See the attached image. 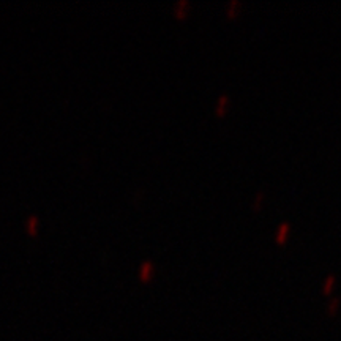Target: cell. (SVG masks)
<instances>
[{"mask_svg":"<svg viewBox=\"0 0 341 341\" xmlns=\"http://www.w3.org/2000/svg\"><path fill=\"white\" fill-rule=\"evenodd\" d=\"M172 10L177 18H185L191 11V2L190 0H177V2L174 4Z\"/></svg>","mask_w":341,"mask_h":341,"instance_id":"1","label":"cell"},{"mask_svg":"<svg viewBox=\"0 0 341 341\" xmlns=\"http://www.w3.org/2000/svg\"><path fill=\"white\" fill-rule=\"evenodd\" d=\"M289 232H291V223H288V221L280 223L275 229V240L278 243H285L286 239L289 237Z\"/></svg>","mask_w":341,"mask_h":341,"instance_id":"2","label":"cell"},{"mask_svg":"<svg viewBox=\"0 0 341 341\" xmlns=\"http://www.w3.org/2000/svg\"><path fill=\"white\" fill-rule=\"evenodd\" d=\"M229 104H231V97L228 95V93H221V95L215 101V112H217V115L225 114L229 109Z\"/></svg>","mask_w":341,"mask_h":341,"instance_id":"3","label":"cell"},{"mask_svg":"<svg viewBox=\"0 0 341 341\" xmlns=\"http://www.w3.org/2000/svg\"><path fill=\"white\" fill-rule=\"evenodd\" d=\"M154 274H155V264L152 261H144L143 264H141V267H139L141 280L147 281V280H150L152 277H154Z\"/></svg>","mask_w":341,"mask_h":341,"instance_id":"4","label":"cell"},{"mask_svg":"<svg viewBox=\"0 0 341 341\" xmlns=\"http://www.w3.org/2000/svg\"><path fill=\"white\" fill-rule=\"evenodd\" d=\"M242 10V2L240 0H229L226 4V15L228 16H236L237 13H240Z\"/></svg>","mask_w":341,"mask_h":341,"instance_id":"5","label":"cell"},{"mask_svg":"<svg viewBox=\"0 0 341 341\" xmlns=\"http://www.w3.org/2000/svg\"><path fill=\"white\" fill-rule=\"evenodd\" d=\"M265 197H267V193L264 191V190H259L256 194H254V197H253V209H261L262 207V204L265 202Z\"/></svg>","mask_w":341,"mask_h":341,"instance_id":"6","label":"cell"},{"mask_svg":"<svg viewBox=\"0 0 341 341\" xmlns=\"http://www.w3.org/2000/svg\"><path fill=\"white\" fill-rule=\"evenodd\" d=\"M333 286H335V275L333 274H330V275H327L325 278H324V283H322V291L325 292V294H328L332 289H333Z\"/></svg>","mask_w":341,"mask_h":341,"instance_id":"7","label":"cell"},{"mask_svg":"<svg viewBox=\"0 0 341 341\" xmlns=\"http://www.w3.org/2000/svg\"><path fill=\"white\" fill-rule=\"evenodd\" d=\"M338 303H339V299H338V297L332 299L330 303H328V308H330V310H335V308L338 307Z\"/></svg>","mask_w":341,"mask_h":341,"instance_id":"8","label":"cell"}]
</instances>
